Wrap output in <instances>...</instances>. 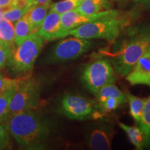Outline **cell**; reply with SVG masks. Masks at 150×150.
Segmentation results:
<instances>
[{
	"instance_id": "1",
	"label": "cell",
	"mask_w": 150,
	"mask_h": 150,
	"mask_svg": "<svg viewBox=\"0 0 150 150\" xmlns=\"http://www.w3.org/2000/svg\"><path fill=\"white\" fill-rule=\"evenodd\" d=\"M118 47L115 52L108 54V56L115 72L120 76H125L150 49V27L131 29Z\"/></svg>"
},
{
	"instance_id": "2",
	"label": "cell",
	"mask_w": 150,
	"mask_h": 150,
	"mask_svg": "<svg viewBox=\"0 0 150 150\" xmlns=\"http://www.w3.org/2000/svg\"><path fill=\"white\" fill-rule=\"evenodd\" d=\"M6 124L10 134L23 147H39L49 134L47 126L34 109L12 115Z\"/></svg>"
},
{
	"instance_id": "3",
	"label": "cell",
	"mask_w": 150,
	"mask_h": 150,
	"mask_svg": "<svg viewBox=\"0 0 150 150\" xmlns=\"http://www.w3.org/2000/svg\"><path fill=\"white\" fill-rule=\"evenodd\" d=\"M129 24V19L120 15L113 18L101 19L88 22L73 29L67 33L81 38L104 39L114 42Z\"/></svg>"
},
{
	"instance_id": "4",
	"label": "cell",
	"mask_w": 150,
	"mask_h": 150,
	"mask_svg": "<svg viewBox=\"0 0 150 150\" xmlns=\"http://www.w3.org/2000/svg\"><path fill=\"white\" fill-rule=\"evenodd\" d=\"M44 42V39L37 32H33L16 48L13 47L7 63L11 70L16 73H24L32 70Z\"/></svg>"
},
{
	"instance_id": "5",
	"label": "cell",
	"mask_w": 150,
	"mask_h": 150,
	"mask_svg": "<svg viewBox=\"0 0 150 150\" xmlns=\"http://www.w3.org/2000/svg\"><path fill=\"white\" fill-rule=\"evenodd\" d=\"M40 86L30 77L20 78L9 104L8 119L19 112L35 109L39 102Z\"/></svg>"
},
{
	"instance_id": "6",
	"label": "cell",
	"mask_w": 150,
	"mask_h": 150,
	"mask_svg": "<svg viewBox=\"0 0 150 150\" xmlns=\"http://www.w3.org/2000/svg\"><path fill=\"white\" fill-rule=\"evenodd\" d=\"M81 80L86 87L95 95L103 86L115 83V72L109 60L99 59L86 67Z\"/></svg>"
},
{
	"instance_id": "7",
	"label": "cell",
	"mask_w": 150,
	"mask_h": 150,
	"mask_svg": "<svg viewBox=\"0 0 150 150\" xmlns=\"http://www.w3.org/2000/svg\"><path fill=\"white\" fill-rule=\"evenodd\" d=\"M93 45L90 39L75 36L65 38L54 46L49 60L51 62H64L75 59L91 50Z\"/></svg>"
},
{
	"instance_id": "8",
	"label": "cell",
	"mask_w": 150,
	"mask_h": 150,
	"mask_svg": "<svg viewBox=\"0 0 150 150\" xmlns=\"http://www.w3.org/2000/svg\"><path fill=\"white\" fill-rule=\"evenodd\" d=\"M121 15L117 10L109 9L97 13L95 14H81L75 10L69 11L61 16V27H60L59 38L67 36V33L71 30L75 29L82 24L101 20V19L113 18Z\"/></svg>"
},
{
	"instance_id": "9",
	"label": "cell",
	"mask_w": 150,
	"mask_h": 150,
	"mask_svg": "<svg viewBox=\"0 0 150 150\" xmlns=\"http://www.w3.org/2000/svg\"><path fill=\"white\" fill-rule=\"evenodd\" d=\"M96 105L94 101L80 95H67L61 101V110L72 120H82L93 115Z\"/></svg>"
},
{
	"instance_id": "10",
	"label": "cell",
	"mask_w": 150,
	"mask_h": 150,
	"mask_svg": "<svg viewBox=\"0 0 150 150\" xmlns=\"http://www.w3.org/2000/svg\"><path fill=\"white\" fill-rule=\"evenodd\" d=\"M131 85H147L150 87V49L138 59L126 76Z\"/></svg>"
},
{
	"instance_id": "11",
	"label": "cell",
	"mask_w": 150,
	"mask_h": 150,
	"mask_svg": "<svg viewBox=\"0 0 150 150\" xmlns=\"http://www.w3.org/2000/svg\"><path fill=\"white\" fill-rule=\"evenodd\" d=\"M61 15L53 11L47 14L37 33L45 40L51 41L59 39Z\"/></svg>"
},
{
	"instance_id": "12",
	"label": "cell",
	"mask_w": 150,
	"mask_h": 150,
	"mask_svg": "<svg viewBox=\"0 0 150 150\" xmlns=\"http://www.w3.org/2000/svg\"><path fill=\"white\" fill-rule=\"evenodd\" d=\"M111 7L109 0H82L74 10L81 14L92 15L109 10Z\"/></svg>"
},
{
	"instance_id": "13",
	"label": "cell",
	"mask_w": 150,
	"mask_h": 150,
	"mask_svg": "<svg viewBox=\"0 0 150 150\" xmlns=\"http://www.w3.org/2000/svg\"><path fill=\"white\" fill-rule=\"evenodd\" d=\"M88 145L93 149H110L111 147V142L107 131L102 129H97L94 130L89 138Z\"/></svg>"
},
{
	"instance_id": "14",
	"label": "cell",
	"mask_w": 150,
	"mask_h": 150,
	"mask_svg": "<svg viewBox=\"0 0 150 150\" xmlns=\"http://www.w3.org/2000/svg\"><path fill=\"white\" fill-rule=\"evenodd\" d=\"M50 7L49 6L35 5L31 6L29 8L26 15L33 32H37L38 29L40 28L43 20L48 13L47 11Z\"/></svg>"
},
{
	"instance_id": "15",
	"label": "cell",
	"mask_w": 150,
	"mask_h": 150,
	"mask_svg": "<svg viewBox=\"0 0 150 150\" xmlns=\"http://www.w3.org/2000/svg\"><path fill=\"white\" fill-rule=\"evenodd\" d=\"M95 95L97 99L98 104H102L104 101L109 97H115L120 99L122 104L127 102L126 94L118 88L115 83H109L103 86L95 94Z\"/></svg>"
},
{
	"instance_id": "16",
	"label": "cell",
	"mask_w": 150,
	"mask_h": 150,
	"mask_svg": "<svg viewBox=\"0 0 150 150\" xmlns=\"http://www.w3.org/2000/svg\"><path fill=\"white\" fill-rule=\"evenodd\" d=\"M14 29L15 43L16 45H20L22 41L27 38L31 33H33L26 14L16 22L14 26Z\"/></svg>"
},
{
	"instance_id": "17",
	"label": "cell",
	"mask_w": 150,
	"mask_h": 150,
	"mask_svg": "<svg viewBox=\"0 0 150 150\" xmlns=\"http://www.w3.org/2000/svg\"><path fill=\"white\" fill-rule=\"evenodd\" d=\"M120 127L125 131L129 140L136 147L137 149H142L146 146L145 138L141 129L137 127L128 126L124 123H120Z\"/></svg>"
},
{
	"instance_id": "18",
	"label": "cell",
	"mask_w": 150,
	"mask_h": 150,
	"mask_svg": "<svg viewBox=\"0 0 150 150\" xmlns=\"http://www.w3.org/2000/svg\"><path fill=\"white\" fill-rule=\"evenodd\" d=\"M20 80V79H19ZM18 83L0 92V122H6L8 120V110L10 102Z\"/></svg>"
},
{
	"instance_id": "19",
	"label": "cell",
	"mask_w": 150,
	"mask_h": 150,
	"mask_svg": "<svg viewBox=\"0 0 150 150\" xmlns=\"http://www.w3.org/2000/svg\"><path fill=\"white\" fill-rule=\"evenodd\" d=\"M127 101L130 106V114L136 122H139L147 98H140L131 93H127Z\"/></svg>"
},
{
	"instance_id": "20",
	"label": "cell",
	"mask_w": 150,
	"mask_h": 150,
	"mask_svg": "<svg viewBox=\"0 0 150 150\" xmlns=\"http://www.w3.org/2000/svg\"><path fill=\"white\" fill-rule=\"evenodd\" d=\"M138 123L140 129L145 136L146 146L149 145L150 144V95L146 99L143 111Z\"/></svg>"
},
{
	"instance_id": "21",
	"label": "cell",
	"mask_w": 150,
	"mask_h": 150,
	"mask_svg": "<svg viewBox=\"0 0 150 150\" xmlns=\"http://www.w3.org/2000/svg\"><path fill=\"white\" fill-rule=\"evenodd\" d=\"M0 39L13 47L15 43L14 26L12 22L3 18H0Z\"/></svg>"
},
{
	"instance_id": "22",
	"label": "cell",
	"mask_w": 150,
	"mask_h": 150,
	"mask_svg": "<svg viewBox=\"0 0 150 150\" xmlns=\"http://www.w3.org/2000/svg\"><path fill=\"white\" fill-rule=\"evenodd\" d=\"M81 1L82 0H63L52 4L50 7V11L61 15L64 14L69 11L74 10Z\"/></svg>"
},
{
	"instance_id": "23",
	"label": "cell",
	"mask_w": 150,
	"mask_h": 150,
	"mask_svg": "<svg viewBox=\"0 0 150 150\" xmlns=\"http://www.w3.org/2000/svg\"><path fill=\"white\" fill-rule=\"evenodd\" d=\"M30 7H11L4 11L2 18L11 22H16L29 11Z\"/></svg>"
},
{
	"instance_id": "24",
	"label": "cell",
	"mask_w": 150,
	"mask_h": 150,
	"mask_svg": "<svg viewBox=\"0 0 150 150\" xmlns=\"http://www.w3.org/2000/svg\"><path fill=\"white\" fill-rule=\"evenodd\" d=\"M120 104H122L121 101L115 97H109L106 99L102 104L97 105L100 111L99 115H101V113H108V112L113 111L116 108H117Z\"/></svg>"
},
{
	"instance_id": "25",
	"label": "cell",
	"mask_w": 150,
	"mask_h": 150,
	"mask_svg": "<svg viewBox=\"0 0 150 150\" xmlns=\"http://www.w3.org/2000/svg\"><path fill=\"white\" fill-rule=\"evenodd\" d=\"M10 135L6 122H0V149H8L10 147Z\"/></svg>"
},
{
	"instance_id": "26",
	"label": "cell",
	"mask_w": 150,
	"mask_h": 150,
	"mask_svg": "<svg viewBox=\"0 0 150 150\" xmlns=\"http://www.w3.org/2000/svg\"><path fill=\"white\" fill-rule=\"evenodd\" d=\"M12 49V47L10 46H0V69L4 67L8 63Z\"/></svg>"
},
{
	"instance_id": "27",
	"label": "cell",
	"mask_w": 150,
	"mask_h": 150,
	"mask_svg": "<svg viewBox=\"0 0 150 150\" xmlns=\"http://www.w3.org/2000/svg\"><path fill=\"white\" fill-rule=\"evenodd\" d=\"M18 81L19 79H12L4 77L3 76H0V92L15 85V84L18 83Z\"/></svg>"
},
{
	"instance_id": "28",
	"label": "cell",
	"mask_w": 150,
	"mask_h": 150,
	"mask_svg": "<svg viewBox=\"0 0 150 150\" xmlns=\"http://www.w3.org/2000/svg\"><path fill=\"white\" fill-rule=\"evenodd\" d=\"M14 0H0V8L6 10L13 5Z\"/></svg>"
},
{
	"instance_id": "29",
	"label": "cell",
	"mask_w": 150,
	"mask_h": 150,
	"mask_svg": "<svg viewBox=\"0 0 150 150\" xmlns=\"http://www.w3.org/2000/svg\"><path fill=\"white\" fill-rule=\"evenodd\" d=\"M31 6L40 5V6H49L52 4V0H31Z\"/></svg>"
},
{
	"instance_id": "30",
	"label": "cell",
	"mask_w": 150,
	"mask_h": 150,
	"mask_svg": "<svg viewBox=\"0 0 150 150\" xmlns=\"http://www.w3.org/2000/svg\"><path fill=\"white\" fill-rule=\"evenodd\" d=\"M145 8H150V0H134Z\"/></svg>"
},
{
	"instance_id": "31",
	"label": "cell",
	"mask_w": 150,
	"mask_h": 150,
	"mask_svg": "<svg viewBox=\"0 0 150 150\" xmlns=\"http://www.w3.org/2000/svg\"><path fill=\"white\" fill-rule=\"evenodd\" d=\"M0 46H10V45H9L8 44H7L6 42H4L3 40H1V39H0ZM10 47H11V46H10Z\"/></svg>"
},
{
	"instance_id": "32",
	"label": "cell",
	"mask_w": 150,
	"mask_h": 150,
	"mask_svg": "<svg viewBox=\"0 0 150 150\" xmlns=\"http://www.w3.org/2000/svg\"><path fill=\"white\" fill-rule=\"evenodd\" d=\"M4 11H5V10H4V9H2V8H0V18H2L3 13H4Z\"/></svg>"
},
{
	"instance_id": "33",
	"label": "cell",
	"mask_w": 150,
	"mask_h": 150,
	"mask_svg": "<svg viewBox=\"0 0 150 150\" xmlns=\"http://www.w3.org/2000/svg\"><path fill=\"white\" fill-rule=\"evenodd\" d=\"M109 1H120V0H109Z\"/></svg>"
},
{
	"instance_id": "34",
	"label": "cell",
	"mask_w": 150,
	"mask_h": 150,
	"mask_svg": "<svg viewBox=\"0 0 150 150\" xmlns=\"http://www.w3.org/2000/svg\"><path fill=\"white\" fill-rule=\"evenodd\" d=\"M3 76V75L1 74V72H0V76Z\"/></svg>"
}]
</instances>
